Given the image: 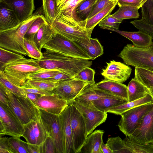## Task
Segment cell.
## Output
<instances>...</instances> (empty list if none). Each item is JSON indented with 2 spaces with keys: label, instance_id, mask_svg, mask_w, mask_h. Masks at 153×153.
I'll use <instances>...</instances> for the list:
<instances>
[{
  "label": "cell",
  "instance_id": "36",
  "mask_svg": "<svg viewBox=\"0 0 153 153\" xmlns=\"http://www.w3.org/2000/svg\"><path fill=\"white\" fill-rule=\"evenodd\" d=\"M60 82L48 79H27L23 87L52 91L58 86Z\"/></svg>",
  "mask_w": 153,
  "mask_h": 153
},
{
  "label": "cell",
  "instance_id": "57",
  "mask_svg": "<svg viewBox=\"0 0 153 153\" xmlns=\"http://www.w3.org/2000/svg\"><path fill=\"white\" fill-rule=\"evenodd\" d=\"M26 97L29 99L35 105L38 99L42 95L35 93L25 92Z\"/></svg>",
  "mask_w": 153,
  "mask_h": 153
},
{
  "label": "cell",
  "instance_id": "34",
  "mask_svg": "<svg viewBox=\"0 0 153 153\" xmlns=\"http://www.w3.org/2000/svg\"><path fill=\"white\" fill-rule=\"evenodd\" d=\"M0 71L9 64L25 58L24 55L0 47Z\"/></svg>",
  "mask_w": 153,
  "mask_h": 153
},
{
  "label": "cell",
  "instance_id": "2",
  "mask_svg": "<svg viewBox=\"0 0 153 153\" xmlns=\"http://www.w3.org/2000/svg\"><path fill=\"white\" fill-rule=\"evenodd\" d=\"M43 14L42 6L28 18L16 27L0 31V47L24 56L27 55L24 45L25 35L34 21Z\"/></svg>",
  "mask_w": 153,
  "mask_h": 153
},
{
  "label": "cell",
  "instance_id": "22",
  "mask_svg": "<svg viewBox=\"0 0 153 153\" xmlns=\"http://www.w3.org/2000/svg\"><path fill=\"white\" fill-rule=\"evenodd\" d=\"M104 131L96 130L88 136L78 153H102L101 146Z\"/></svg>",
  "mask_w": 153,
  "mask_h": 153
},
{
  "label": "cell",
  "instance_id": "23",
  "mask_svg": "<svg viewBox=\"0 0 153 153\" xmlns=\"http://www.w3.org/2000/svg\"><path fill=\"white\" fill-rule=\"evenodd\" d=\"M20 23L13 11L6 4L0 1V31L13 28Z\"/></svg>",
  "mask_w": 153,
  "mask_h": 153
},
{
  "label": "cell",
  "instance_id": "8",
  "mask_svg": "<svg viewBox=\"0 0 153 153\" xmlns=\"http://www.w3.org/2000/svg\"><path fill=\"white\" fill-rule=\"evenodd\" d=\"M70 103L73 104L82 116L85 124L87 136L107 119V113L99 110L92 101L74 100Z\"/></svg>",
  "mask_w": 153,
  "mask_h": 153
},
{
  "label": "cell",
  "instance_id": "48",
  "mask_svg": "<svg viewBox=\"0 0 153 153\" xmlns=\"http://www.w3.org/2000/svg\"><path fill=\"white\" fill-rule=\"evenodd\" d=\"M20 138L13 137L9 138L10 143L15 153H28L25 146V142Z\"/></svg>",
  "mask_w": 153,
  "mask_h": 153
},
{
  "label": "cell",
  "instance_id": "9",
  "mask_svg": "<svg viewBox=\"0 0 153 153\" xmlns=\"http://www.w3.org/2000/svg\"><path fill=\"white\" fill-rule=\"evenodd\" d=\"M43 48L46 50L66 56L91 59L88 55L77 43L58 33Z\"/></svg>",
  "mask_w": 153,
  "mask_h": 153
},
{
  "label": "cell",
  "instance_id": "47",
  "mask_svg": "<svg viewBox=\"0 0 153 153\" xmlns=\"http://www.w3.org/2000/svg\"><path fill=\"white\" fill-rule=\"evenodd\" d=\"M130 23L139 30L149 34L153 38V25L150 24L142 19H135Z\"/></svg>",
  "mask_w": 153,
  "mask_h": 153
},
{
  "label": "cell",
  "instance_id": "33",
  "mask_svg": "<svg viewBox=\"0 0 153 153\" xmlns=\"http://www.w3.org/2000/svg\"><path fill=\"white\" fill-rule=\"evenodd\" d=\"M137 7L128 5H122L111 15L118 19L123 20L130 19H137L140 16Z\"/></svg>",
  "mask_w": 153,
  "mask_h": 153
},
{
  "label": "cell",
  "instance_id": "56",
  "mask_svg": "<svg viewBox=\"0 0 153 153\" xmlns=\"http://www.w3.org/2000/svg\"><path fill=\"white\" fill-rule=\"evenodd\" d=\"M25 145L28 153H40L39 146L30 144L25 142Z\"/></svg>",
  "mask_w": 153,
  "mask_h": 153
},
{
  "label": "cell",
  "instance_id": "42",
  "mask_svg": "<svg viewBox=\"0 0 153 153\" xmlns=\"http://www.w3.org/2000/svg\"><path fill=\"white\" fill-rule=\"evenodd\" d=\"M47 21L45 16L43 15L37 18L29 27L25 35V38L29 40L34 41L36 34Z\"/></svg>",
  "mask_w": 153,
  "mask_h": 153
},
{
  "label": "cell",
  "instance_id": "41",
  "mask_svg": "<svg viewBox=\"0 0 153 153\" xmlns=\"http://www.w3.org/2000/svg\"><path fill=\"white\" fill-rule=\"evenodd\" d=\"M24 45L29 57L36 60H40L43 57V53L39 50L34 41L24 38Z\"/></svg>",
  "mask_w": 153,
  "mask_h": 153
},
{
  "label": "cell",
  "instance_id": "18",
  "mask_svg": "<svg viewBox=\"0 0 153 153\" xmlns=\"http://www.w3.org/2000/svg\"><path fill=\"white\" fill-rule=\"evenodd\" d=\"M85 0H56V20L65 21L75 20L79 22L75 10L76 7Z\"/></svg>",
  "mask_w": 153,
  "mask_h": 153
},
{
  "label": "cell",
  "instance_id": "45",
  "mask_svg": "<svg viewBox=\"0 0 153 153\" xmlns=\"http://www.w3.org/2000/svg\"><path fill=\"white\" fill-rule=\"evenodd\" d=\"M123 20L118 19L109 15L99 23V26L102 29L113 31L118 30L119 25Z\"/></svg>",
  "mask_w": 153,
  "mask_h": 153
},
{
  "label": "cell",
  "instance_id": "38",
  "mask_svg": "<svg viewBox=\"0 0 153 153\" xmlns=\"http://www.w3.org/2000/svg\"><path fill=\"white\" fill-rule=\"evenodd\" d=\"M42 7L45 18L51 25L56 19V0H42Z\"/></svg>",
  "mask_w": 153,
  "mask_h": 153
},
{
  "label": "cell",
  "instance_id": "52",
  "mask_svg": "<svg viewBox=\"0 0 153 153\" xmlns=\"http://www.w3.org/2000/svg\"><path fill=\"white\" fill-rule=\"evenodd\" d=\"M72 79L73 78L72 76L59 71L53 77L48 80L61 82Z\"/></svg>",
  "mask_w": 153,
  "mask_h": 153
},
{
  "label": "cell",
  "instance_id": "40",
  "mask_svg": "<svg viewBox=\"0 0 153 153\" xmlns=\"http://www.w3.org/2000/svg\"><path fill=\"white\" fill-rule=\"evenodd\" d=\"M0 83L6 89L20 97H27L26 93L21 87L17 86L9 80L3 71H0Z\"/></svg>",
  "mask_w": 153,
  "mask_h": 153
},
{
  "label": "cell",
  "instance_id": "3",
  "mask_svg": "<svg viewBox=\"0 0 153 153\" xmlns=\"http://www.w3.org/2000/svg\"><path fill=\"white\" fill-rule=\"evenodd\" d=\"M87 20L78 22L56 19L51 25L57 33L76 42L89 45L93 29L85 28Z\"/></svg>",
  "mask_w": 153,
  "mask_h": 153
},
{
  "label": "cell",
  "instance_id": "6",
  "mask_svg": "<svg viewBox=\"0 0 153 153\" xmlns=\"http://www.w3.org/2000/svg\"><path fill=\"white\" fill-rule=\"evenodd\" d=\"M128 65L153 70V40L149 46L145 48L136 47L128 44L118 55Z\"/></svg>",
  "mask_w": 153,
  "mask_h": 153
},
{
  "label": "cell",
  "instance_id": "49",
  "mask_svg": "<svg viewBox=\"0 0 153 153\" xmlns=\"http://www.w3.org/2000/svg\"><path fill=\"white\" fill-rule=\"evenodd\" d=\"M40 153H56L54 142L48 136L45 141L39 146Z\"/></svg>",
  "mask_w": 153,
  "mask_h": 153
},
{
  "label": "cell",
  "instance_id": "55",
  "mask_svg": "<svg viewBox=\"0 0 153 153\" xmlns=\"http://www.w3.org/2000/svg\"><path fill=\"white\" fill-rule=\"evenodd\" d=\"M6 88L0 83V102L8 106V98Z\"/></svg>",
  "mask_w": 153,
  "mask_h": 153
},
{
  "label": "cell",
  "instance_id": "25",
  "mask_svg": "<svg viewBox=\"0 0 153 153\" xmlns=\"http://www.w3.org/2000/svg\"><path fill=\"white\" fill-rule=\"evenodd\" d=\"M108 97H120L105 91L93 88L89 85L83 90L74 100L93 101Z\"/></svg>",
  "mask_w": 153,
  "mask_h": 153
},
{
  "label": "cell",
  "instance_id": "28",
  "mask_svg": "<svg viewBox=\"0 0 153 153\" xmlns=\"http://www.w3.org/2000/svg\"><path fill=\"white\" fill-rule=\"evenodd\" d=\"M128 102L141 98L149 94V89L134 78L132 79L127 86Z\"/></svg>",
  "mask_w": 153,
  "mask_h": 153
},
{
  "label": "cell",
  "instance_id": "31",
  "mask_svg": "<svg viewBox=\"0 0 153 153\" xmlns=\"http://www.w3.org/2000/svg\"><path fill=\"white\" fill-rule=\"evenodd\" d=\"M92 101L97 109L104 112L107 109L128 102L127 100L121 97H108Z\"/></svg>",
  "mask_w": 153,
  "mask_h": 153
},
{
  "label": "cell",
  "instance_id": "12",
  "mask_svg": "<svg viewBox=\"0 0 153 153\" xmlns=\"http://www.w3.org/2000/svg\"><path fill=\"white\" fill-rule=\"evenodd\" d=\"M71 105V126L75 153H78L87 137L85 124L81 114L72 103Z\"/></svg>",
  "mask_w": 153,
  "mask_h": 153
},
{
  "label": "cell",
  "instance_id": "35",
  "mask_svg": "<svg viewBox=\"0 0 153 153\" xmlns=\"http://www.w3.org/2000/svg\"><path fill=\"white\" fill-rule=\"evenodd\" d=\"M123 140L131 153H153V143H140L130 140L127 136Z\"/></svg>",
  "mask_w": 153,
  "mask_h": 153
},
{
  "label": "cell",
  "instance_id": "50",
  "mask_svg": "<svg viewBox=\"0 0 153 153\" xmlns=\"http://www.w3.org/2000/svg\"><path fill=\"white\" fill-rule=\"evenodd\" d=\"M114 1L113 0H97L92 7L88 19L92 17Z\"/></svg>",
  "mask_w": 153,
  "mask_h": 153
},
{
  "label": "cell",
  "instance_id": "1",
  "mask_svg": "<svg viewBox=\"0 0 153 153\" xmlns=\"http://www.w3.org/2000/svg\"><path fill=\"white\" fill-rule=\"evenodd\" d=\"M43 57L36 60L44 69L56 70L72 77L83 69L90 67L89 60L66 56L47 50L43 53Z\"/></svg>",
  "mask_w": 153,
  "mask_h": 153
},
{
  "label": "cell",
  "instance_id": "7",
  "mask_svg": "<svg viewBox=\"0 0 153 153\" xmlns=\"http://www.w3.org/2000/svg\"><path fill=\"white\" fill-rule=\"evenodd\" d=\"M39 109L41 120L48 136L54 141L56 153H65V137L60 115Z\"/></svg>",
  "mask_w": 153,
  "mask_h": 153
},
{
  "label": "cell",
  "instance_id": "16",
  "mask_svg": "<svg viewBox=\"0 0 153 153\" xmlns=\"http://www.w3.org/2000/svg\"><path fill=\"white\" fill-rule=\"evenodd\" d=\"M35 105L39 108L58 115H60L69 105L66 100L54 93L42 95Z\"/></svg>",
  "mask_w": 153,
  "mask_h": 153
},
{
  "label": "cell",
  "instance_id": "27",
  "mask_svg": "<svg viewBox=\"0 0 153 153\" xmlns=\"http://www.w3.org/2000/svg\"><path fill=\"white\" fill-rule=\"evenodd\" d=\"M153 103V98L150 94L137 100L106 109L105 112L121 115L124 112L132 108L143 104Z\"/></svg>",
  "mask_w": 153,
  "mask_h": 153
},
{
  "label": "cell",
  "instance_id": "17",
  "mask_svg": "<svg viewBox=\"0 0 153 153\" xmlns=\"http://www.w3.org/2000/svg\"><path fill=\"white\" fill-rule=\"evenodd\" d=\"M107 64L106 67L101 73L105 79L123 83L130 76L132 69L130 67L114 60L111 61Z\"/></svg>",
  "mask_w": 153,
  "mask_h": 153
},
{
  "label": "cell",
  "instance_id": "13",
  "mask_svg": "<svg viewBox=\"0 0 153 153\" xmlns=\"http://www.w3.org/2000/svg\"><path fill=\"white\" fill-rule=\"evenodd\" d=\"M128 137L140 143H153V107L143 116L139 125Z\"/></svg>",
  "mask_w": 153,
  "mask_h": 153
},
{
  "label": "cell",
  "instance_id": "43",
  "mask_svg": "<svg viewBox=\"0 0 153 153\" xmlns=\"http://www.w3.org/2000/svg\"><path fill=\"white\" fill-rule=\"evenodd\" d=\"M95 73L94 70L90 67H87L81 70L73 78L85 82L91 86L95 84L94 79Z\"/></svg>",
  "mask_w": 153,
  "mask_h": 153
},
{
  "label": "cell",
  "instance_id": "15",
  "mask_svg": "<svg viewBox=\"0 0 153 153\" xmlns=\"http://www.w3.org/2000/svg\"><path fill=\"white\" fill-rule=\"evenodd\" d=\"M24 129L22 137L30 144L40 146L48 136L41 117L24 125Z\"/></svg>",
  "mask_w": 153,
  "mask_h": 153
},
{
  "label": "cell",
  "instance_id": "51",
  "mask_svg": "<svg viewBox=\"0 0 153 153\" xmlns=\"http://www.w3.org/2000/svg\"><path fill=\"white\" fill-rule=\"evenodd\" d=\"M0 153H15L8 137L0 136Z\"/></svg>",
  "mask_w": 153,
  "mask_h": 153
},
{
  "label": "cell",
  "instance_id": "19",
  "mask_svg": "<svg viewBox=\"0 0 153 153\" xmlns=\"http://www.w3.org/2000/svg\"><path fill=\"white\" fill-rule=\"evenodd\" d=\"M12 10L20 22L30 16L35 9L34 0H0Z\"/></svg>",
  "mask_w": 153,
  "mask_h": 153
},
{
  "label": "cell",
  "instance_id": "21",
  "mask_svg": "<svg viewBox=\"0 0 153 153\" xmlns=\"http://www.w3.org/2000/svg\"><path fill=\"white\" fill-rule=\"evenodd\" d=\"M112 31L117 33L131 41L135 47L145 48L149 46L153 38L149 33L139 30L138 31L128 32L118 30Z\"/></svg>",
  "mask_w": 153,
  "mask_h": 153
},
{
  "label": "cell",
  "instance_id": "44",
  "mask_svg": "<svg viewBox=\"0 0 153 153\" xmlns=\"http://www.w3.org/2000/svg\"><path fill=\"white\" fill-rule=\"evenodd\" d=\"M141 1V19L153 25V0Z\"/></svg>",
  "mask_w": 153,
  "mask_h": 153
},
{
  "label": "cell",
  "instance_id": "39",
  "mask_svg": "<svg viewBox=\"0 0 153 153\" xmlns=\"http://www.w3.org/2000/svg\"><path fill=\"white\" fill-rule=\"evenodd\" d=\"M105 144L111 149L112 153H131L119 136L109 137Z\"/></svg>",
  "mask_w": 153,
  "mask_h": 153
},
{
  "label": "cell",
  "instance_id": "59",
  "mask_svg": "<svg viewBox=\"0 0 153 153\" xmlns=\"http://www.w3.org/2000/svg\"><path fill=\"white\" fill-rule=\"evenodd\" d=\"M149 94L153 98V87H152L149 89Z\"/></svg>",
  "mask_w": 153,
  "mask_h": 153
},
{
  "label": "cell",
  "instance_id": "11",
  "mask_svg": "<svg viewBox=\"0 0 153 153\" xmlns=\"http://www.w3.org/2000/svg\"><path fill=\"white\" fill-rule=\"evenodd\" d=\"M0 136L22 137L24 125L8 106L0 102Z\"/></svg>",
  "mask_w": 153,
  "mask_h": 153
},
{
  "label": "cell",
  "instance_id": "30",
  "mask_svg": "<svg viewBox=\"0 0 153 153\" xmlns=\"http://www.w3.org/2000/svg\"><path fill=\"white\" fill-rule=\"evenodd\" d=\"M135 79L148 89L153 87V70L141 67H135Z\"/></svg>",
  "mask_w": 153,
  "mask_h": 153
},
{
  "label": "cell",
  "instance_id": "24",
  "mask_svg": "<svg viewBox=\"0 0 153 153\" xmlns=\"http://www.w3.org/2000/svg\"><path fill=\"white\" fill-rule=\"evenodd\" d=\"M65 140V153H75L71 126V105L69 104L60 115Z\"/></svg>",
  "mask_w": 153,
  "mask_h": 153
},
{
  "label": "cell",
  "instance_id": "46",
  "mask_svg": "<svg viewBox=\"0 0 153 153\" xmlns=\"http://www.w3.org/2000/svg\"><path fill=\"white\" fill-rule=\"evenodd\" d=\"M59 71L44 69L30 74L27 79H48L53 77Z\"/></svg>",
  "mask_w": 153,
  "mask_h": 153
},
{
  "label": "cell",
  "instance_id": "29",
  "mask_svg": "<svg viewBox=\"0 0 153 153\" xmlns=\"http://www.w3.org/2000/svg\"><path fill=\"white\" fill-rule=\"evenodd\" d=\"M117 4V1H114L92 17L87 19L85 27L87 29H94L103 19L109 15Z\"/></svg>",
  "mask_w": 153,
  "mask_h": 153
},
{
  "label": "cell",
  "instance_id": "58",
  "mask_svg": "<svg viewBox=\"0 0 153 153\" xmlns=\"http://www.w3.org/2000/svg\"><path fill=\"white\" fill-rule=\"evenodd\" d=\"M101 150L102 153H112V151L106 144L103 142L101 146Z\"/></svg>",
  "mask_w": 153,
  "mask_h": 153
},
{
  "label": "cell",
  "instance_id": "4",
  "mask_svg": "<svg viewBox=\"0 0 153 153\" xmlns=\"http://www.w3.org/2000/svg\"><path fill=\"white\" fill-rule=\"evenodd\" d=\"M44 69L36 59L25 57L7 65L3 72L11 82L22 87L25 85L29 75Z\"/></svg>",
  "mask_w": 153,
  "mask_h": 153
},
{
  "label": "cell",
  "instance_id": "10",
  "mask_svg": "<svg viewBox=\"0 0 153 153\" xmlns=\"http://www.w3.org/2000/svg\"><path fill=\"white\" fill-rule=\"evenodd\" d=\"M153 107V103L143 104L129 109L122 114L118 124L120 130L128 137L134 132L143 116Z\"/></svg>",
  "mask_w": 153,
  "mask_h": 153
},
{
  "label": "cell",
  "instance_id": "54",
  "mask_svg": "<svg viewBox=\"0 0 153 153\" xmlns=\"http://www.w3.org/2000/svg\"><path fill=\"white\" fill-rule=\"evenodd\" d=\"M117 1L119 7L122 5H128L136 6L139 9L141 7L140 0H113Z\"/></svg>",
  "mask_w": 153,
  "mask_h": 153
},
{
  "label": "cell",
  "instance_id": "14",
  "mask_svg": "<svg viewBox=\"0 0 153 153\" xmlns=\"http://www.w3.org/2000/svg\"><path fill=\"white\" fill-rule=\"evenodd\" d=\"M89 85L85 82L73 79L60 82L52 92L66 100L69 104Z\"/></svg>",
  "mask_w": 153,
  "mask_h": 153
},
{
  "label": "cell",
  "instance_id": "32",
  "mask_svg": "<svg viewBox=\"0 0 153 153\" xmlns=\"http://www.w3.org/2000/svg\"><path fill=\"white\" fill-rule=\"evenodd\" d=\"M90 42L89 45L76 43L88 55L91 59L94 60L103 55V48L97 38H91Z\"/></svg>",
  "mask_w": 153,
  "mask_h": 153
},
{
  "label": "cell",
  "instance_id": "37",
  "mask_svg": "<svg viewBox=\"0 0 153 153\" xmlns=\"http://www.w3.org/2000/svg\"><path fill=\"white\" fill-rule=\"evenodd\" d=\"M97 0H85L76 8L75 14L79 22L88 19L92 7Z\"/></svg>",
  "mask_w": 153,
  "mask_h": 153
},
{
  "label": "cell",
  "instance_id": "5",
  "mask_svg": "<svg viewBox=\"0 0 153 153\" xmlns=\"http://www.w3.org/2000/svg\"><path fill=\"white\" fill-rule=\"evenodd\" d=\"M8 106L24 125L40 118L39 108L27 97L18 96L6 89Z\"/></svg>",
  "mask_w": 153,
  "mask_h": 153
},
{
  "label": "cell",
  "instance_id": "53",
  "mask_svg": "<svg viewBox=\"0 0 153 153\" xmlns=\"http://www.w3.org/2000/svg\"><path fill=\"white\" fill-rule=\"evenodd\" d=\"M25 92L35 93L42 95H48L53 94L52 91H47L39 88L32 87H21Z\"/></svg>",
  "mask_w": 153,
  "mask_h": 153
},
{
  "label": "cell",
  "instance_id": "20",
  "mask_svg": "<svg viewBox=\"0 0 153 153\" xmlns=\"http://www.w3.org/2000/svg\"><path fill=\"white\" fill-rule=\"evenodd\" d=\"M91 86L93 88L110 92L128 100L127 86L123 83L105 79Z\"/></svg>",
  "mask_w": 153,
  "mask_h": 153
},
{
  "label": "cell",
  "instance_id": "26",
  "mask_svg": "<svg viewBox=\"0 0 153 153\" xmlns=\"http://www.w3.org/2000/svg\"><path fill=\"white\" fill-rule=\"evenodd\" d=\"M56 33L51 25L47 21L36 34L34 41L40 51L43 46L51 40Z\"/></svg>",
  "mask_w": 153,
  "mask_h": 153
}]
</instances>
